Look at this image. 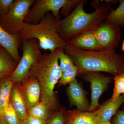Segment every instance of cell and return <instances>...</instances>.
Instances as JSON below:
<instances>
[{"instance_id":"cell-8","label":"cell","mask_w":124,"mask_h":124,"mask_svg":"<svg viewBox=\"0 0 124 124\" xmlns=\"http://www.w3.org/2000/svg\"><path fill=\"white\" fill-rule=\"evenodd\" d=\"M94 33L100 50H115L119 46L121 31L116 23L105 20L95 28Z\"/></svg>"},{"instance_id":"cell-14","label":"cell","mask_w":124,"mask_h":124,"mask_svg":"<svg viewBox=\"0 0 124 124\" xmlns=\"http://www.w3.org/2000/svg\"><path fill=\"white\" fill-rule=\"evenodd\" d=\"M99 113L98 109L93 112L67 111L66 124H97Z\"/></svg>"},{"instance_id":"cell-13","label":"cell","mask_w":124,"mask_h":124,"mask_svg":"<svg viewBox=\"0 0 124 124\" xmlns=\"http://www.w3.org/2000/svg\"><path fill=\"white\" fill-rule=\"evenodd\" d=\"M94 29L80 33L67 41L66 43L83 50H100V47L94 33Z\"/></svg>"},{"instance_id":"cell-22","label":"cell","mask_w":124,"mask_h":124,"mask_svg":"<svg viewBox=\"0 0 124 124\" xmlns=\"http://www.w3.org/2000/svg\"><path fill=\"white\" fill-rule=\"evenodd\" d=\"M78 68L76 65L62 72V76L58 84L59 86L66 85L70 84L76 79V77L78 75Z\"/></svg>"},{"instance_id":"cell-10","label":"cell","mask_w":124,"mask_h":124,"mask_svg":"<svg viewBox=\"0 0 124 124\" xmlns=\"http://www.w3.org/2000/svg\"><path fill=\"white\" fill-rule=\"evenodd\" d=\"M20 83L22 85L17 84L28 110L40 101V86L37 80L29 75Z\"/></svg>"},{"instance_id":"cell-20","label":"cell","mask_w":124,"mask_h":124,"mask_svg":"<svg viewBox=\"0 0 124 124\" xmlns=\"http://www.w3.org/2000/svg\"><path fill=\"white\" fill-rule=\"evenodd\" d=\"M120 5L117 8L112 10L106 21L114 23L119 26H124V0H119Z\"/></svg>"},{"instance_id":"cell-17","label":"cell","mask_w":124,"mask_h":124,"mask_svg":"<svg viewBox=\"0 0 124 124\" xmlns=\"http://www.w3.org/2000/svg\"><path fill=\"white\" fill-rule=\"evenodd\" d=\"M17 64L8 52L0 45V79L10 76Z\"/></svg>"},{"instance_id":"cell-26","label":"cell","mask_w":124,"mask_h":124,"mask_svg":"<svg viewBox=\"0 0 124 124\" xmlns=\"http://www.w3.org/2000/svg\"><path fill=\"white\" fill-rule=\"evenodd\" d=\"M14 1V0H0V18L7 13Z\"/></svg>"},{"instance_id":"cell-24","label":"cell","mask_w":124,"mask_h":124,"mask_svg":"<svg viewBox=\"0 0 124 124\" xmlns=\"http://www.w3.org/2000/svg\"><path fill=\"white\" fill-rule=\"evenodd\" d=\"M58 56L60 62L59 67L62 72L75 65L73 60L69 55L65 53L63 49H59Z\"/></svg>"},{"instance_id":"cell-27","label":"cell","mask_w":124,"mask_h":124,"mask_svg":"<svg viewBox=\"0 0 124 124\" xmlns=\"http://www.w3.org/2000/svg\"><path fill=\"white\" fill-rule=\"evenodd\" d=\"M112 124H124V107L119 110L113 116Z\"/></svg>"},{"instance_id":"cell-9","label":"cell","mask_w":124,"mask_h":124,"mask_svg":"<svg viewBox=\"0 0 124 124\" xmlns=\"http://www.w3.org/2000/svg\"><path fill=\"white\" fill-rule=\"evenodd\" d=\"M90 83L91 89V103L88 111L93 112L100 106L99 99L108 88L113 77L104 75L100 72H89L79 76Z\"/></svg>"},{"instance_id":"cell-32","label":"cell","mask_w":124,"mask_h":124,"mask_svg":"<svg viewBox=\"0 0 124 124\" xmlns=\"http://www.w3.org/2000/svg\"><path fill=\"white\" fill-rule=\"evenodd\" d=\"M24 124V122H23V121H22V122H21V124Z\"/></svg>"},{"instance_id":"cell-18","label":"cell","mask_w":124,"mask_h":124,"mask_svg":"<svg viewBox=\"0 0 124 124\" xmlns=\"http://www.w3.org/2000/svg\"><path fill=\"white\" fill-rule=\"evenodd\" d=\"M14 84L9 77L0 79V110L1 111L10 101V93Z\"/></svg>"},{"instance_id":"cell-3","label":"cell","mask_w":124,"mask_h":124,"mask_svg":"<svg viewBox=\"0 0 124 124\" xmlns=\"http://www.w3.org/2000/svg\"><path fill=\"white\" fill-rule=\"evenodd\" d=\"M86 1L81 0L69 15L59 21L60 35L66 42L80 33L95 29L106 20L112 10L111 5L105 3L92 13H87L84 8Z\"/></svg>"},{"instance_id":"cell-21","label":"cell","mask_w":124,"mask_h":124,"mask_svg":"<svg viewBox=\"0 0 124 124\" xmlns=\"http://www.w3.org/2000/svg\"><path fill=\"white\" fill-rule=\"evenodd\" d=\"M2 113L8 124H21L22 121L12 107L10 101L3 108Z\"/></svg>"},{"instance_id":"cell-2","label":"cell","mask_w":124,"mask_h":124,"mask_svg":"<svg viewBox=\"0 0 124 124\" xmlns=\"http://www.w3.org/2000/svg\"><path fill=\"white\" fill-rule=\"evenodd\" d=\"M59 49L52 53H45L40 60L31 67L29 73L39 84L41 101L54 112L58 111L57 99L54 90L62 73L59 63Z\"/></svg>"},{"instance_id":"cell-5","label":"cell","mask_w":124,"mask_h":124,"mask_svg":"<svg viewBox=\"0 0 124 124\" xmlns=\"http://www.w3.org/2000/svg\"><path fill=\"white\" fill-rule=\"evenodd\" d=\"M81 0H35L32 7L27 14L24 23L36 24L46 14L51 13L58 21L60 13L66 17L79 4Z\"/></svg>"},{"instance_id":"cell-25","label":"cell","mask_w":124,"mask_h":124,"mask_svg":"<svg viewBox=\"0 0 124 124\" xmlns=\"http://www.w3.org/2000/svg\"><path fill=\"white\" fill-rule=\"evenodd\" d=\"M67 111L64 109L54 112L48 121V124H66Z\"/></svg>"},{"instance_id":"cell-28","label":"cell","mask_w":124,"mask_h":124,"mask_svg":"<svg viewBox=\"0 0 124 124\" xmlns=\"http://www.w3.org/2000/svg\"><path fill=\"white\" fill-rule=\"evenodd\" d=\"M48 121L28 116L24 121L25 124H48Z\"/></svg>"},{"instance_id":"cell-19","label":"cell","mask_w":124,"mask_h":124,"mask_svg":"<svg viewBox=\"0 0 124 124\" xmlns=\"http://www.w3.org/2000/svg\"><path fill=\"white\" fill-rule=\"evenodd\" d=\"M47 105L40 101L28 110L29 116L41 119L48 121L54 112Z\"/></svg>"},{"instance_id":"cell-30","label":"cell","mask_w":124,"mask_h":124,"mask_svg":"<svg viewBox=\"0 0 124 124\" xmlns=\"http://www.w3.org/2000/svg\"><path fill=\"white\" fill-rule=\"evenodd\" d=\"M97 124H112L110 121H104L98 118Z\"/></svg>"},{"instance_id":"cell-31","label":"cell","mask_w":124,"mask_h":124,"mask_svg":"<svg viewBox=\"0 0 124 124\" xmlns=\"http://www.w3.org/2000/svg\"><path fill=\"white\" fill-rule=\"evenodd\" d=\"M121 50L122 51L124 52V39L122 41V46H121Z\"/></svg>"},{"instance_id":"cell-29","label":"cell","mask_w":124,"mask_h":124,"mask_svg":"<svg viewBox=\"0 0 124 124\" xmlns=\"http://www.w3.org/2000/svg\"><path fill=\"white\" fill-rule=\"evenodd\" d=\"M0 124H8L5 120L2 112L0 110Z\"/></svg>"},{"instance_id":"cell-16","label":"cell","mask_w":124,"mask_h":124,"mask_svg":"<svg viewBox=\"0 0 124 124\" xmlns=\"http://www.w3.org/2000/svg\"><path fill=\"white\" fill-rule=\"evenodd\" d=\"M124 103V94L121 95L114 101H112L111 98L108 99L100 105L98 108L99 119L104 121H110Z\"/></svg>"},{"instance_id":"cell-12","label":"cell","mask_w":124,"mask_h":124,"mask_svg":"<svg viewBox=\"0 0 124 124\" xmlns=\"http://www.w3.org/2000/svg\"><path fill=\"white\" fill-rule=\"evenodd\" d=\"M21 45L19 37L9 33L0 25V45L8 52L17 64L21 58L18 50Z\"/></svg>"},{"instance_id":"cell-6","label":"cell","mask_w":124,"mask_h":124,"mask_svg":"<svg viewBox=\"0 0 124 124\" xmlns=\"http://www.w3.org/2000/svg\"><path fill=\"white\" fill-rule=\"evenodd\" d=\"M21 49L23 55L15 70L9 77L14 84L21 83L26 80L29 76L31 67L43 56L39 42L36 38H30L22 42Z\"/></svg>"},{"instance_id":"cell-7","label":"cell","mask_w":124,"mask_h":124,"mask_svg":"<svg viewBox=\"0 0 124 124\" xmlns=\"http://www.w3.org/2000/svg\"><path fill=\"white\" fill-rule=\"evenodd\" d=\"M34 1L35 0H14L7 13L0 18L1 26L9 33L20 37L25 18Z\"/></svg>"},{"instance_id":"cell-11","label":"cell","mask_w":124,"mask_h":124,"mask_svg":"<svg viewBox=\"0 0 124 124\" xmlns=\"http://www.w3.org/2000/svg\"><path fill=\"white\" fill-rule=\"evenodd\" d=\"M67 92L71 106H75L81 111H88L90 104L82 85L77 79L69 84Z\"/></svg>"},{"instance_id":"cell-4","label":"cell","mask_w":124,"mask_h":124,"mask_svg":"<svg viewBox=\"0 0 124 124\" xmlns=\"http://www.w3.org/2000/svg\"><path fill=\"white\" fill-rule=\"evenodd\" d=\"M59 21L49 13L37 24L25 23L20 37L21 44L28 39L34 38L38 40L41 49L51 53L57 49L64 50L67 44L60 35Z\"/></svg>"},{"instance_id":"cell-1","label":"cell","mask_w":124,"mask_h":124,"mask_svg":"<svg viewBox=\"0 0 124 124\" xmlns=\"http://www.w3.org/2000/svg\"><path fill=\"white\" fill-rule=\"evenodd\" d=\"M64 51L78 68V75L103 72L115 76L124 73V57L115 50H83L67 44Z\"/></svg>"},{"instance_id":"cell-15","label":"cell","mask_w":124,"mask_h":124,"mask_svg":"<svg viewBox=\"0 0 124 124\" xmlns=\"http://www.w3.org/2000/svg\"><path fill=\"white\" fill-rule=\"evenodd\" d=\"M10 101L21 121H24L29 116L28 110L18 85L14 84L10 93Z\"/></svg>"},{"instance_id":"cell-23","label":"cell","mask_w":124,"mask_h":124,"mask_svg":"<svg viewBox=\"0 0 124 124\" xmlns=\"http://www.w3.org/2000/svg\"><path fill=\"white\" fill-rule=\"evenodd\" d=\"M113 79L115 85L113 94L111 98L113 101L116 100L121 95L124 94V73L115 76Z\"/></svg>"}]
</instances>
